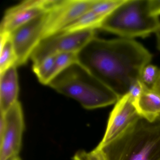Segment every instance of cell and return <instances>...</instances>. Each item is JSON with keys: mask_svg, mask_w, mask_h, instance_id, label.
Here are the masks:
<instances>
[{"mask_svg": "<svg viewBox=\"0 0 160 160\" xmlns=\"http://www.w3.org/2000/svg\"><path fill=\"white\" fill-rule=\"evenodd\" d=\"M77 55L78 63L119 98L139 80L143 68L152 58L151 54L134 40L96 36Z\"/></svg>", "mask_w": 160, "mask_h": 160, "instance_id": "1", "label": "cell"}, {"mask_svg": "<svg viewBox=\"0 0 160 160\" xmlns=\"http://www.w3.org/2000/svg\"><path fill=\"white\" fill-rule=\"evenodd\" d=\"M103 160H160V115L136 118L115 139L94 149Z\"/></svg>", "mask_w": 160, "mask_h": 160, "instance_id": "2", "label": "cell"}, {"mask_svg": "<svg viewBox=\"0 0 160 160\" xmlns=\"http://www.w3.org/2000/svg\"><path fill=\"white\" fill-rule=\"evenodd\" d=\"M48 86L76 100L87 109L111 105L120 98L78 62L59 74Z\"/></svg>", "mask_w": 160, "mask_h": 160, "instance_id": "3", "label": "cell"}, {"mask_svg": "<svg viewBox=\"0 0 160 160\" xmlns=\"http://www.w3.org/2000/svg\"><path fill=\"white\" fill-rule=\"evenodd\" d=\"M160 28L159 17L153 12L150 0H124L104 19L100 29L133 40L156 33Z\"/></svg>", "mask_w": 160, "mask_h": 160, "instance_id": "4", "label": "cell"}, {"mask_svg": "<svg viewBox=\"0 0 160 160\" xmlns=\"http://www.w3.org/2000/svg\"><path fill=\"white\" fill-rule=\"evenodd\" d=\"M94 37V30L74 32H60L42 39L32 52L30 59L33 64H35L45 58L60 53H78Z\"/></svg>", "mask_w": 160, "mask_h": 160, "instance_id": "5", "label": "cell"}, {"mask_svg": "<svg viewBox=\"0 0 160 160\" xmlns=\"http://www.w3.org/2000/svg\"><path fill=\"white\" fill-rule=\"evenodd\" d=\"M0 114V160H5L19 155L25 127L24 115L19 101Z\"/></svg>", "mask_w": 160, "mask_h": 160, "instance_id": "6", "label": "cell"}, {"mask_svg": "<svg viewBox=\"0 0 160 160\" xmlns=\"http://www.w3.org/2000/svg\"><path fill=\"white\" fill-rule=\"evenodd\" d=\"M46 13L40 15L10 33L17 58V67L25 64L30 58L42 39Z\"/></svg>", "mask_w": 160, "mask_h": 160, "instance_id": "7", "label": "cell"}, {"mask_svg": "<svg viewBox=\"0 0 160 160\" xmlns=\"http://www.w3.org/2000/svg\"><path fill=\"white\" fill-rule=\"evenodd\" d=\"M92 1L57 0L54 6L46 13L42 39L62 31L70 23L88 11Z\"/></svg>", "mask_w": 160, "mask_h": 160, "instance_id": "8", "label": "cell"}, {"mask_svg": "<svg viewBox=\"0 0 160 160\" xmlns=\"http://www.w3.org/2000/svg\"><path fill=\"white\" fill-rule=\"evenodd\" d=\"M139 116L128 93L120 97L110 113L104 135L98 146H103L115 139Z\"/></svg>", "mask_w": 160, "mask_h": 160, "instance_id": "9", "label": "cell"}, {"mask_svg": "<svg viewBox=\"0 0 160 160\" xmlns=\"http://www.w3.org/2000/svg\"><path fill=\"white\" fill-rule=\"evenodd\" d=\"M48 11V0H27L8 9L0 26V33H11L16 29Z\"/></svg>", "mask_w": 160, "mask_h": 160, "instance_id": "10", "label": "cell"}, {"mask_svg": "<svg viewBox=\"0 0 160 160\" xmlns=\"http://www.w3.org/2000/svg\"><path fill=\"white\" fill-rule=\"evenodd\" d=\"M19 86L17 66L0 72V114L5 113L18 100Z\"/></svg>", "mask_w": 160, "mask_h": 160, "instance_id": "11", "label": "cell"}, {"mask_svg": "<svg viewBox=\"0 0 160 160\" xmlns=\"http://www.w3.org/2000/svg\"><path fill=\"white\" fill-rule=\"evenodd\" d=\"M134 104L139 116L146 118L153 119L160 115V95L148 87Z\"/></svg>", "mask_w": 160, "mask_h": 160, "instance_id": "12", "label": "cell"}, {"mask_svg": "<svg viewBox=\"0 0 160 160\" xmlns=\"http://www.w3.org/2000/svg\"><path fill=\"white\" fill-rule=\"evenodd\" d=\"M104 20V18L89 10L70 23L61 32H74L88 30H95L96 29L100 28Z\"/></svg>", "mask_w": 160, "mask_h": 160, "instance_id": "13", "label": "cell"}, {"mask_svg": "<svg viewBox=\"0 0 160 160\" xmlns=\"http://www.w3.org/2000/svg\"><path fill=\"white\" fill-rule=\"evenodd\" d=\"M0 72L13 65L16 66L15 50L10 33H0Z\"/></svg>", "mask_w": 160, "mask_h": 160, "instance_id": "14", "label": "cell"}, {"mask_svg": "<svg viewBox=\"0 0 160 160\" xmlns=\"http://www.w3.org/2000/svg\"><path fill=\"white\" fill-rule=\"evenodd\" d=\"M55 56L48 57L32 65L33 72L42 84L48 85L53 79Z\"/></svg>", "mask_w": 160, "mask_h": 160, "instance_id": "15", "label": "cell"}, {"mask_svg": "<svg viewBox=\"0 0 160 160\" xmlns=\"http://www.w3.org/2000/svg\"><path fill=\"white\" fill-rule=\"evenodd\" d=\"M124 0H92L89 10L104 19Z\"/></svg>", "mask_w": 160, "mask_h": 160, "instance_id": "16", "label": "cell"}, {"mask_svg": "<svg viewBox=\"0 0 160 160\" xmlns=\"http://www.w3.org/2000/svg\"><path fill=\"white\" fill-rule=\"evenodd\" d=\"M77 54L74 52H64L55 56L53 79L71 65L78 62Z\"/></svg>", "mask_w": 160, "mask_h": 160, "instance_id": "17", "label": "cell"}, {"mask_svg": "<svg viewBox=\"0 0 160 160\" xmlns=\"http://www.w3.org/2000/svg\"><path fill=\"white\" fill-rule=\"evenodd\" d=\"M159 72L160 70L157 67L149 63L143 68L139 79L148 88H152L158 78Z\"/></svg>", "mask_w": 160, "mask_h": 160, "instance_id": "18", "label": "cell"}, {"mask_svg": "<svg viewBox=\"0 0 160 160\" xmlns=\"http://www.w3.org/2000/svg\"><path fill=\"white\" fill-rule=\"evenodd\" d=\"M146 87L140 79L137 80L131 85L127 93L129 94L134 102H135L141 96Z\"/></svg>", "mask_w": 160, "mask_h": 160, "instance_id": "19", "label": "cell"}, {"mask_svg": "<svg viewBox=\"0 0 160 160\" xmlns=\"http://www.w3.org/2000/svg\"><path fill=\"white\" fill-rule=\"evenodd\" d=\"M72 160H103L99 153L93 149L90 152L81 150L76 152Z\"/></svg>", "mask_w": 160, "mask_h": 160, "instance_id": "20", "label": "cell"}, {"mask_svg": "<svg viewBox=\"0 0 160 160\" xmlns=\"http://www.w3.org/2000/svg\"><path fill=\"white\" fill-rule=\"evenodd\" d=\"M152 11L156 16H160V0H150Z\"/></svg>", "mask_w": 160, "mask_h": 160, "instance_id": "21", "label": "cell"}, {"mask_svg": "<svg viewBox=\"0 0 160 160\" xmlns=\"http://www.w3.org/2000/svg\"><path fill=\"white\" fill-rule=\"evenodd\" d=\"M151 89L160 95V70L158 78Z\"/></svg>", "mask_w": 160, "mask_h": 160, "instance_id": "22", "label": "cell"}, {"mask_svg": "<svg viewBox=\"0 0 160 160\" xmlns=\"http://www.w3.org/2000/svg\"><path fill=\"white\" fill-rule=\"evenodd\" d=\"M155 33H156L157 48H158V49L160 50V28L158 31Z\"/></svg>", "mask_w": 160, "mask_h": 160, "instance_id": "23", "label": "cell"}, {"mask_svg": "<svg viewBox=\"0 0 160 160\" xmlns=\"http://www.w3.org/2000/svg\"><path fill=\"white\" fill-rule=\"evenodd\" d=\"M5 160H21L19 155H14V156H12V157H9L8 159H6Z\"/></svg>", "mask_w": 160, "mask_h": 160, "instance_id": "24", "label": "cell"}]
</instances>
